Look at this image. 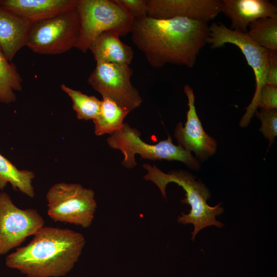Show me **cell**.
<instances>
[{
    "instance_id": "obj_1",
    "label": "cell",
    "mask_w": 277,
    "mask_h": 277,
    "mask_svg": "<svg viewBox=\"0 0 277 277\" xmlns=\"http://www.w3.org/2000/svg\"><path fill=\"white\" fill-rule=\"evenodd\" d=\"M207 22L183 17L135 18L131 31L133 44L154 68L170 64L192 68L207 43Z\"/></svg>"
},
{
    "instance_id": "obj_2",
    "label": "cell",
    "mask_w": 277,
    "mask_h": 277,
    "mask_svg": "<svg viewBox=\"0 0 277 277\" xmlns=\"http://www.w3.org/2000/svg\"><path fill=\"white\" fill-rule=\"evenodd\" d=\"M80 232L44 226L26 246L7 255L6 265L27 277H60L78 261L85 244Z\"/></svg>"
},
{
    "instance_id": "obj_3",
    "label": "cell",
    "mask_w": 277,
    "mask_h": 277,
    "mask_svg": "<svg viewBox=\"0 0 277 277\" xmlns=\"http://www.w3.org/2000/svg\"><path fill=\"white\" fill-rule=\"evenodd\" d=\"M143 168L147 171L144 178L146 181L153 182L160 190L163 196L166 199V187L170 183H174L182 187L185 190L186 197L181 201L182 203L190 205L189 213L182 212V215L177 218V222L186 225L192 224L194 230L192 232V240L194 241L195 235L203 228L214 225L222 228L223 224L215 219L224 211L221 207V203L214 207L207 203L210 194L204 184L197 182L190 173L181 170H172L165 173L157 168L155 165L144 164Z\"/></svg>"
},
{
    "instance_id": "obj_4",
    "label": "cell",
    "mask_w": 277,
    "mask_h": 277,
    "mask_svg": "<svg viewBox=\"0 0 277 277\" xmlns=\"http://www.w3.org/2000/svg\"><path fill=\"white\" fill-rule=\"evenodd\" d=\"M76 9L81 27L75 47L83 53L104 32L114 31L120 36L131 33L135 19L116 0H80Z\"/></svg>"
},
{
    "instance_id": "obj_5",
    "label": "cell",
    "mask_w": 277,
    "mask_h": 277,
    "mask_svg": "<svg viewBox=\"0 0 277 277\" xmlns=\"http://www.w3.org/2000/svg\"><path fill=\"white\" fill-rule=\"evenodd\" d=\"M140 135L137 130L124 123L120 130L110 134L107 139L109 147L119 150L123 154L122 164L125 168L130 169L135 167L136 154L145 159L174 160L182 162L191 168L197 169L200 167L191 152L179 145H174L169 134L167 139L154 145L144 142Z\"/></svg>"
},
{
    "instance_id": "obj_6",
    "label": "cell",
    "mask_w": 277,
    "mask_h": 277,
    "mask_svg": "<svg viewBox=\"0 0 277 277\" xmlns=\"http://www.w3.org/2000/svg\"><path fill=\"white\" fill-rule=\"evenodd\" d=\"M47 213L54 222L88 228L94 218V192L76 183H58L46 194Z\"/></svg>"
},
{
    "instance_id": "obj_7",
    "label": "cell",
    "mask_w": 277,
    "mask_h": 277,
    "mask_svg": "<svg viewBox=\"0 0 277 277\" xmlns=\"http://www.w3.org/2000/svg\"><path fill=\"white\" fill-rule=\"evenodd\" d=\"M76 8L32 24L26 46L41 54L65 53L75 47L80 31Z\"/></svg>"
},
{
    "instance_id": "obj_8",
    "label": "cell",
    "mask_w": 277,
    "mask_h": 277,
    "mask_svg": "<svg viewBox=\"0 0 277 277\" xmlns=\"http://www.w3.org/2000/svg\"><path fill=\"white\" fill-rule=\"evenodd\" d=\"M209 31L207 43L212 48L222 47L226 44L236 46L253 70L255 91L240 123L241 127H246L256 111L254 107L255 103L261 88L266 83L269 50L257 44L247 33L232 30L222 23H213L209 26Z\"/></svg>"
},
{
    "instance_id": "obj_9",
    "label": "cell",
    "mask_w": 277,
    "mask_h": 277,
    "mask_svg": "<svg viewBox=\"0 0 277 277\" xmlns=\"http://www.w3.org/2000/svg\"><path fill=\"white\" fill-rule=\"evenodd\" d=\"M132 74L128 65L96 63L87 82L103 97L112 100L130 113L142 102L138 91L131 82Z\"/></svg>"
},
{
    "instance_id": "obj_10",
    "label": "cell",
    "mask_w": 277,
    "mask_h": 277,
    "mask_svg": "<svg viewBox=\"0 0 277 277\" xmlns=\"http://www.w3.org/2000/svg\"><path fill=\"white\" fill-rule=\"evenodd\" d=\"M44 224L36 209L19 208L7 193H0V255L19 246Z\"/></svg>"
},
{
    "instance_id": "obj_11",
    "label": "cell",
    "mask_w": 277,
    "mask_h": 277,
    "mask_svg": "<svg viewBox=\"0 0 277 277\" xmlns=\"http://www.w3.org/2000/svg\"><path fill=\"white\" fill-rule=\"evenodd\" d=\"M147 16L154 19L183 17L208 22L222 11L220 0H147Z\"/></svg>"
},
{
    "instance_id": "obj_12",
    "label": "cell",
    "mask_w": 277,
    "mask_h": 277,
    "mask_svg": "<svg viewBox=\"0 0 277 277\" xmlns=\"http://www.w3.org/2000/svg\"><path fill=\"white\" fill-rule=\"evenodd\" d=\"M184 91L188 98L187 120L184 127L181 122L177 125L174 135L179 146L188 152H194L198 159L205 160L215 152L217 144L202 127L196 112L193 89L185 85Z\"/></svg>"
},
{
    "instance_id": "obj_13",
    "label": "cell",
    "mask_w": 277,
    "mask_h": 277,
    "mask_svg": "<svg viewBox=\"0 0 277 277\" xmlns=\"http://www.w3.org/2000/svg\"><path fill=\"white\" fill-rule=\"evenodd\" d=\"M222 11L231 22V29L246 33L249 25L264 17L277 15V7L266 0H223Z\"/></svg>"
},
{
    "instance_id": "obj_14",
    "label": "cell",
    "mask_w": 277,
    "mask_h": 277,
    "mask_svg": "<svg viewBox=\"0 0 277 277\" xmlns=\"http://www.w3.org/2000/svg\"><path fill=\"white\" fill-rule=\"evenodd\" d=\"M80 0H0V5L31 23L76 8Z\"/></svg>"
},
{
    "instance_id": "obj_15",
    "label": "cell",
    "mask_w": 277,
    "mask_h": 277,
    "mask_svg": "<svg viewBox=\"0 0 277 277\" xmlns=\"http://www.w3.org/2000/svg\"><path fill=\"white\" fill-rule=\"evenodd\" d=\"M32 24L0 5V49L9 61L26 46Z\"/></svg>"
},
{
    "instance_id": "obj_16",
    "label": "cell",
    "mask_w": 277,
    "mask_h": 277,
    "mask_svg": "<svg viewBox=\"0 0 277 277\" xmlns=\"http://www.w3.org/2000/svg\"><path fill=\"white\" fill-rule=\"evenodd\" d=\"M118 33L114 31L104 32L90 44L89 50L96 63H110L129 65L134 56L131 47L123 43Z\"/></svg>"
},
{
    "instance_id": "obj_17",
    "label": "cell",
    "mask_w": 277,
    "mask_h": 277,
    "mask_svg": "<svg viewBox=\"0 0 277 277\" xmlns=\"http://www.w3.org/2000/svg\"><path fill=\"white\" fill-rule=\"evenodd\" d=\"M34 177L32 171L19 170L0 153V190H3L8 184H10L14 190L33 197L35 195L32 185Z\"/></svg>"
},
{
    "instance_id": "obj_18",
    "label": "cell",
    "mask_w": 277,
    "mask_h": 277,
    "mask_svg": "<svg viewBox=\"0 0 277 277\" xmlns=\"http://www.w3.org/2000/svg\"><path fill=\"white\" fill-rule=\"evenodd\" d=\"M101 110L93 120L94 133L97 136L111 134L120 130L124 125V120L129 113L112 100L103 97Z\"/></svg>"
},
{
    "instance_id": "obj_19",
    "label": "cell",
    "mask_w": 277,
    "mask_h": 277,
    "mask_svg": "<svg viewBox=\"0 0 277 277\" xmlns=\"http://www.w3.org/2000/svg\"><path fill=\"white\" fill-rule=\"evenodd\" d=\"M23 79L14 64L9 61L0 49V103L15 102V91L22 89Z\"/></svg>"
},
{
    "instance_id": "obj_20",
    "label": "cell",
    "mask_w": 277,
    "mask_h": 277,
    "mask_svg": "<svg viewBox=\"0 0 277 277\" xmlns=\"http://www.w3.org/2000/svg\"><path fill=\"white\" fill-rule=\"evenodd\" d=\"M246 33L261 47L269 51H277V15L253 22Z\"/></svg>"
},
{
    "instance_id": "obj_21",
    "label": "cell",
    "mask_w": 277,
    "mask_h": 277,
    "mask_svg": "<svg viewBox=\"0 0 277 277\" xmlns=\"http://www.w3.org/2000/svg\"><path fill=\"white\" fill-rule=\"evenodd\" d=\"M61 88L71 100L72 108L78 119L93 120L100 113L102 101L95 96L84 94L65 84H62Z\"/></svg>"
},
{
    "instance_id": "obj_22",
    "label": "cell",
    "mask_w": 277,
    "mask_h": 277,
    "mask_svg": "<svg viewBox=\"0 0 277 277\" xmlns=\"http://www.w3.org/2000/svg\"><path fill=\"white\" fill-rule=\"evenodd\" d=\"M256 115L262 123L260 131L269 140L270 146L277 135V110L261 108L260 112H256Z\"/></svg>"
},
{
    "instance_id": "obj_23",
    "label": "cell",
    "mask_w": 277,
    "mask_h": 277,
    "mask_svg": "<svg viewBox=\"0 0 277 277\" xmlns=\"http://www.w3.org/2000/svg\"><path fill=\"white\" fill-rule=\"evenodd\" d=\"M256 110L258 107L265 109L277 108V87L265 84L261 88L255 106Z\"/></svg>"
},
{
    "instance_id": "obj_24",
    "label": "cell",
    "mask_w": 277,
    "mask_h": 277,
    "mask_svg": "<svg viewBox=\"0 0 277 277\" xmlns=\"http://www.w3.org/2000/svg\"><path fill=\"white\" fill-rule=\"evenodd\" d=\"M116 1L129 12L135 19L147 16L146 0H116Z\"/></svg>"
},
{
    "instance_id": "obj_25",
    "label": "cell",
    "mask_w": 277,
    "mask_h": 277,
    "mask_svg": "<svg viewBox=\"0 0 277 277\" xmlns=\"http://www.w3.org/2000/svg\"><path fill=\"white\" fill-rule=\"evenodd\" d=\"M265 84L277 87V52L269 51Z\"/></svg>"
}]
</instances>
